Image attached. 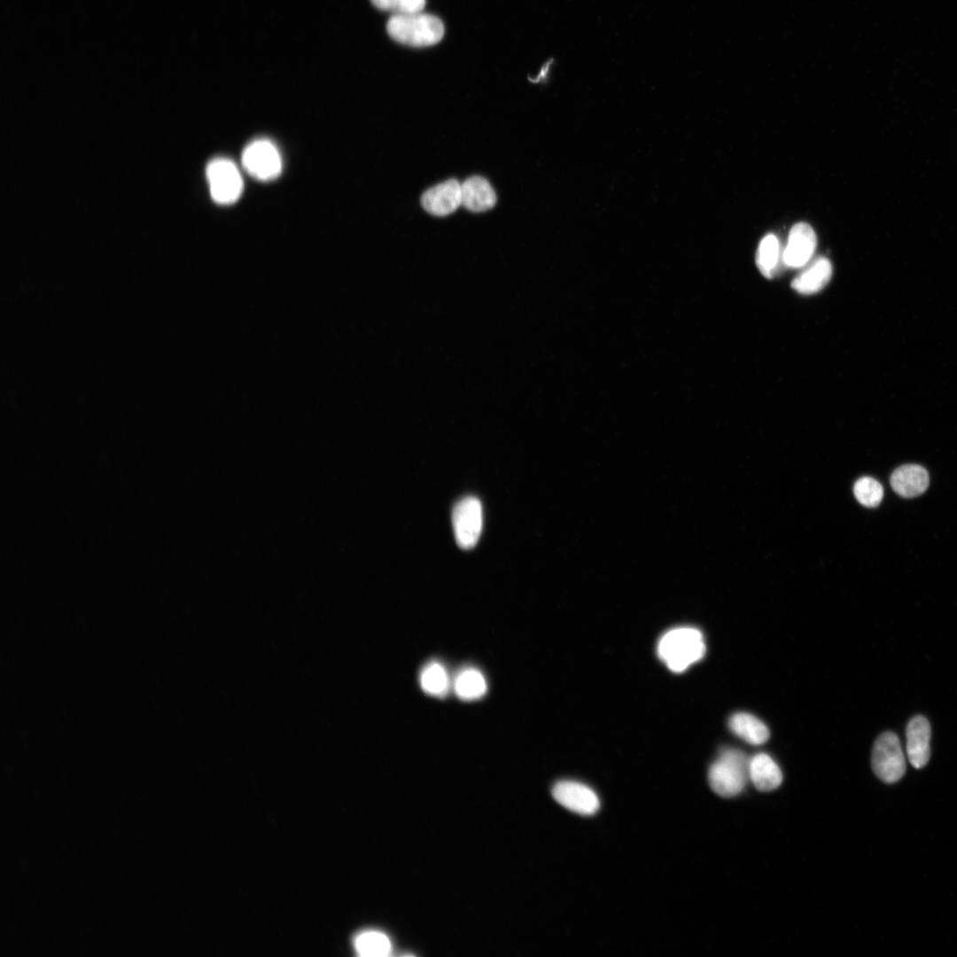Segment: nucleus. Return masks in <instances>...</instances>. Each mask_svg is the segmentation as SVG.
<instances>
[{
	"mask_svg": "<svg viewBox=\"0 0 957 957\" xmlns=\"http://www.w3.org/2000/svg\"><path fill=\"white\" fill-rule=\"evenodd\" d=\"M705 653L701 632L694 627H677L666 632L657 644L659 658L673 672L685 671Z\"/></svg>",
	"mask_w": 957,
	"mask_h": 957,
	"instance_id": "1",
	"label": "nucleus"
},
{
	"mask_svg": "<svg viewBox=\"0 0 957 957\" xmlns=\"http://www.w3.org/2000/svg\"><path fill=\"white\" fill-rule=\"evenodd\" d=\"M388 35L396 42L413 47L438 43L444 35V25L436 16L421 12L393 15L387 21Z\"/></svg>",
	"mask_w": 957,
	"mask_h": 957,
	"instance_id": "2",
	"label": "nucleus"
},
{
	"mask_svg": "<svg viewBox=\"0 0 957 957\" xmlns=\"http://www.w3.org/2000/svg\"><path fill=\"white\" fill-rule=\"evenodd\" d=\"M749 761L740 751L723 750L709 768L708 781L712 790L723 798L741 793L749 778Z\"/></svg>",
	"mask_w": 957,
	"mask_h": 957,
	"instance_id": "3",
	"label": "nucleus"
},
{
	"mask_svg": "<svg viewBox=\"0 0 957 957\" xmlns=\"http://www.w3.org/2000/svg\"><path fill=\"white\" fill-rule=\"evenodd\" d=\"M871 765L875 774L886 783H893L904 775L905 756L896 734L884 732L876 738L872 750Z\"/></svg>",
	"mask_w": 957,
	"mask_h": 957,
	"instance_id": "4",
	"label": "nucleus"
},
{
	"mask_svg": "<svg viewBox=\"0 0 957 957\" xmlns=\"http://www.w3.org/2000/svg\"><path fill=\"white\" fill-rule=\"evenodd\" d=\"M452 523L458 546L463 549L473 548L480 537L483 525L479 500L474 496L461 499L453 509Z\"/></svg>",
	"mask_w": 957,
	"mask_h": 957,
	"instance_id": "5",
	"label": "nucleus"
},
{
	"mask_svg": "<svg viewBox=\"0 0 957 957\" xmlns=\"http://www.w3.org/2000/svg\"><path fill=\"white\" fill-rule=\"evenodd\" d=\"M210 193L219 204H231L240 197L243 181L237 167L227 159H216L206 167Z\"/></svg>",
	"mask_w": 957,
	"mask_h": 957,
	"instance_id": "6",
	"label": "nucleus"
},
{
	"mask_svg": "<svg viewBox=\"0 0 957 957\" xmlns=\"http://www.w3.org/2000/svg\"><path fill=\"white\" fill-rule=\"evenodd\" d=\"M242 162L246 172L261 181L276 178L282 169L276 147L265 139L255 140L248 144L243 152Z\"/></svg>",
	"mask_w": 957,
	"mask_h": 957,
	"instance_id": "7",
	"label": "nucleus"
},
{
	"mask_svg": "<svg viewBox=\"0 0 957 957\" xmlns=\"http://www.w3.org/2000/svg\"><path fill=\"white\" fill-rule=\"evenodd\" d=\"M552 796L561 805L581 815H593L600 807L597 794L590 787L575 781L556 782Z\"/></svg>",
	"mask_w": 957,
	"mask_h": 957,
	"instance_id": "8",
	"label": "nucleus"
},
{
	"mask_svg": "<svg viewBox=\"0 0 957 957\" xmlns=\"http://www.w3.org/2000/svg\"><path fill=\"white\" fill-rule=\"evenodd\" d=\"M816 245L817 238L813 228L806 222H798L789 233L782 261L790 268L803 267L813 257Z\"/></svg>",
	"mask_w": 957,
	"mask_h": 957,
	"instance_id": "9",
	"label": "nucleus"
},
{
	"mask_svg": "<svg viewBox=\"0 0 957 957\" xmlns=\"http://www.w3.org/2000/svg\"><path fill=\"white\" fill-rule=\"evenodd\" d=\"M422 206L429 214L445 216L462 205L461 183L449 179L427 190L421 198Z\"/></svg>",
	"mask_w": 957,
	"mask_h": 957,
	"instance_id": "10",
	"label": "nucleus"
},
{
	"mask_svg": "<svg viewBox=\"0 0 957 957\" xmlns=\"http://www.w3.org/2000/svg\"><path fill=\"white\" fill-rule=\"evenodd\" d=\"M906 737L909 762L914 768L923 767L930 753V726L928 720L921 715L912 718L906 727Z\"/></svg>",
	"mask_w": 957,
	"mask_h": 957,
	"instance_id": "11",
	"label": "nucleus"
},
{
	"mask_svg": "<svg viewBox=\"0 0 957 957\" xmlns=\"http://www.w3.org/2000/svg\"><path fill=\"white\" fill-rule=\"evenodd\" d=\"M891 486L900 496L914 497L922 494L929 486L927 471L917 464H906L897 468L891 476Z\"/></svg>",
	"mask_w": 957,
	"mask_h": 957,
	"instance_id": "12",
	"label": "nucleus"
},
{
	"mask_svg": "<svg viewBox=\"0 0 957 957\" xmlns=\"http://www.w3.org/2000/svg\"><path fill=\"white\" fill-rule=\"evenodd\" d=\"M462 206L479 213L492 208L496 203L495 192L489 182L481 176H471L461 183Z\"/></svg>",
	"mask_w": 957,
	"mask_h": 957,
	"instance_id": "13",
	"label": "nucleus"
},
{
	"mask_svg": "<svg viewBox=\"0 0 957 957\" xmlns=\"http://www.w3.org/2000/svg\"><path fill=\"white\" fill-rule=\"evenodd\" d=\"M831 276L830 261L825 257H820L793 279L791 287L800 294H813L829 283Z\"/></svg>",
	"mask_w": 957,
	"mask_h": 957,
	"instance_id": "14",
	"label": "nucleus"
},
{
	"mask_svg": "<svg viewBox=\"0 0 957 957\" xmlns=\"http://www.w3.org/2000/svg\"><path fill=\"white\" fill-rule=\"evenodd\" d=\"M749 778L757 790L770 791L780 786L782 774L770 756L759 753L749 761Z\"/></svg>",
	"mask_w": 957,
	"mask_h": 957,
	"instance_id": "15",
	"label": "nucleus"
},
{
	"mask_svg": "<svg viewBox=\"0 0 957 957\" xmlns=\"http://www.w3.org/2000/svg\"><path fill=\"white\" fill-rule=\"evenodd\" d=\"M730 730L743 741L758 745L766 743L769 737L767 727L755 716L738 712L728 721Z\"/></svg>",
	"mask_w": 957,
	"mask_h": 957,
	"instance_id": "16",
	"label": "nucleus"
},
{
	"mask_svg": "<svg viewBox=\"0 0 957 957\" xmlns=\"http://www.w3.org/2000/svg\"><path fill=\"white\" fill-rule=\"evenodd\" d=\"M453 687L455 695L464 701L478 699L486 691V682L484 675L474 667H467L459 671L455 677Z\"/></svg>",
	"mask_w": 957,
	"mask_h": 957,
	"instance_id": "17",
	"label": "nucleus"
},
{
	"mask_svg": "<svg viewBox=\"0 0 957 957\" xmlns=\"http://www.w3.org/2000/svg\"><path fill=\"white\" fill-rule=\"evenodd\" d=\"M419 680L422 689L433 696H446L450 688L447 671L437 661H431L424 666Z\"/></svg>",
	"mask_w": 957,
	"mask_h": 957,
	"instance_id": "18",
	"label": "nucleus"
},
{
	"mask_svg": "<svg viewBox=\"0 0 957 957\" xmlns=\"http://www.w3.org/2000/svg\"><path fill=\"white\" fill-rule=\"evenodd\" d=\"M781 245L774 234L765 236L758 247L756 263L760 273L766 278L774 276L780 261Z\"/></svg>",
	"mask_w": 957,
	"mask_h": 957,
	"instance_id": "19",
	"label": "nucleus"
},
{
	"mask_svg": "<svg viewBox=\"0 0 957 957\" xmlns=\"http://www.w3.org/2000/svg\"><path fill=\"white\" fill-rule=\"evenodd\" d=\"M354 944L356 952L361 956H387L392 949L388 937L377 930L361 932L355 937Z\"/></svg>",
	"mask_w": 957,
	"mask_h": 957,
	"instance_id": "20",
	"label": "nucleus"
},
{
	"mask_svg": "<svg viewBox=\"0 0 957 957\" xmlns=\"http://www.w3.org/2000/svg\"><path fill=\"white\" fill-rule=\"evenodd\" d=\"M853 494L862 505L875 507L883 499V489L876 479L871 477H862L855 482Z\"/></svg>",
	"mask_w": 957,
	"mask_h": 957,
	"instance_id": "21",
	"label": "nucleus"
},
{
	"mask_svg": "<svg viewBox=\"0 0 957 957\" xmlns=\"http://www.w3.org/2000/svg\"><path fill=\"white\" fill-rule=\"evenodd\" d=\"M378 9L391 12L393 15L421 12L425 0H370Z\"/></svg>",
	"mask_w": 957,
	"mask_h": 957,
	"instance_id": "22",
	"label": "nucleus"
}]
</instances>
